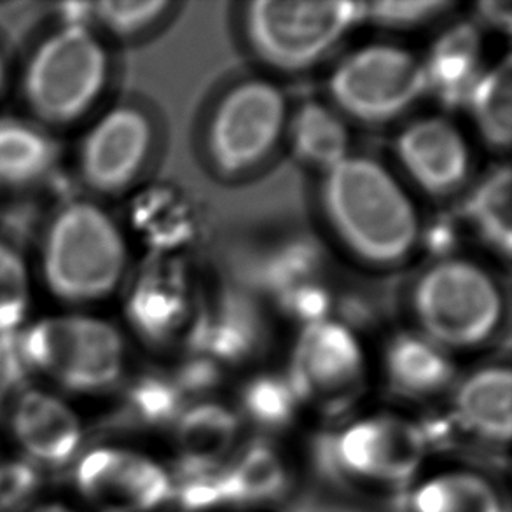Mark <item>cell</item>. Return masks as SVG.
<instances>
[{
	"instance_id": "cell-27",
	"label": "cell",
	"mask_w": 512,
	"mask_h": 512,
	"mask_svg": "<svg viewBox=\"0 0 512 512\" xmlns=\"http://www.w3.org/2000/svg\"><path fill=\"white\" fill-rule=\"evenodd\" d=\"M34 271L14 243L0 238V338L18 336L32 320Z\"/></svg>"
},
{
	"instance_id": "cell-36",
	"label": "cell",
	"mask_w": 512,
	"mask_h": 512,
	"mask_svg": "<svg viewBox=\"0 0 512 512\" xmlns=\"http://www.w3.org/2000/svg\"><path fill=\"white\" fill-rule=\"evenodd\" d=\"M32 512H74L69 507L60 506V504H46V506L37 507Z\"/></svg>"
},
{
	"instance_id": "cell-19",
	"label": "cell",
	"mask_w": 512,
	"mask_h": 512,
	"mask_svg": "<svg viewBox=\"0 0 512 512\" xmlns=\"http://www.w3.org/2000/svg\"><path fill=\"white\" fill-rule=\"evenodd\" d=\"M388 383L408 397H429L450 385L455 367L450 352L422 333L397 334L385 352Z\"/></svg>"
},
{
	"instance_id": "cell-14",
	"label": "cell",
	"mask_w": 512,
	"mask_h": 512,
	"mask_svg": "<svg viewBox=\"0 0 512 512\" xmlns=\"http://www.w3.org/2000/svg\"><path fill=\"white\" fill-rule=\"evenodd\" d=\"M9 432L35 464H67L83 443V423L76 409L49 388L23 390L9 409Z\"/></svg>"
},
{
	"instance_id": "cell-32",
	"label": "cell",
	"mask_w": 512,
	"mask_h": 512,
	"mask_svg": "<svg viewBox=\"0 0 512 512\" xmlns=\"http://www.w3.org/2000/svg\"><path fill=\"white\" fill-rule=\"evenodd\" d=\"M221 380V364L215 360L198 355L180 367L179 373L173 378L180 394H203L214 388Z\"/></svg>"
},
{
	"instance_id": "cell-21",
	"label": "cell",
	"mask_w": 512,
	"mask_h": 512,
	"mask_svg": "<svg viewBox=\"0 0 512 512\" xmlns=\"http://www.w3.org/2000/svg\"><path fill=\"white\" fill-rule=\"evenodd\" d=\"M236 416L219 404H198L177 418V448L189 476L208 474L235 443Z\"/></svg>"
},
{
	"instance_id": "cell-7",
	"label": "cell",
	"mask_w": 512,
	"mask_h": 512,
	"mask_svg": "<svg viewBox=\"0 0 512 512\" xmlns=\"http://www.w3.org/2000/svg\"><path fill=\"white\" fill-rule=\"evenodd\" d=\"M334 104L366 125L401 118L427 93L423 63L408 49L371 44L353 51L329 79Z\"/></svg>"
},
{
	"instance_id": "cell-16",
	"label": "cell",
	"mask_w": 512,
	"mask_h": 512,
	"mask_svg": "<svg viewBox=\"0 0 512 512\" xmlns=\"http://www.w3.org/2000/svg\"><path fill=\"white\" fill-rule=\"evenodd\" d=\"M51 130L28 116H0V189L25 191L48 179L58 163Z\"/></svg>"
},
{
	"instance_id": "cell-15",
	"label": "cell",
	"mask_w": 512,
	"mask_h": 512,
	"mask_svg": "<svg viewBox=\"0 0 512 512\" xmlns=\"http://www.w3.org/2000/svg\"><path fill=\"white\" fill-rule=\"evenodd\" d=\"M427 93L444 105L467 104L471 91L485 74L481 60V35L472 23H458L444 32L422 60Z\"/></svg>"
},
{
	"instance_id": "cell-8",
	"label": "cell",
	"mask_w": 512,
	"mask_h": 512,
	"mask_svg": "<svg viewBox=\"0 0 512 512\" xmlns=\"http://www.w3.org/2000/svg\"><path fill=\"white\" fill-rule=\"evenodd\" d=\"M285 126L284 93L268 81H243L222 97L210 118V160L226 175L250 172L275 151Z\"/></svg>"
},
{
	"instance_id": "cell-24",
	"label": "cell",
	"mask_w": 512,
	"mask_h": 512,
	"mask_svg": "<svg viewBox=\"0 0 512 512\" xmlns=\"http://www.w3.org/2000/svg\"><path fill=\"white\" fill-rule=\"evenodd\" d=\"M224 504H256L277 497L287 485L282 458L266 446H252L226 471L217 472Z\"/></svg>"
},
{
	"instance_id": "cell-17",
	"label": "cell",
	"mask_w": 512,
	"mask_h": 512,
	"mask_svg": "<svg viewBox=\"0 0 512 512\" xmlns=\"http://www.w3.org/2000/svg\"><path fill=\"white\" fill-rule=\"evenodd\" d=\"M256 308L240 294H224L196 319L191 346L194 353L231 364L247 359L261 341Z\"/></svg>"
},
{
	"instance_id": "cell-22",
	"label": "cell",
	"mask_w": 512,
	"mask_h": 512,
	"mask_svg": "<svg viewBox=\"0 0 512 512\" xmlns=\"http://www.w3.org/2000/svg\"><path fill=\"white\" fill-rule=\"evenodd\" d=\"M292 151L310 167L329 172L350 156V135L338 112L320 102H306L289 125Z\"/></svg>"
},
{
	"instance_id": "cell-35",
	"label": "cell",
	"mask_w": 512,
	"mask_h": 512,
	"mask_svg": "<svg viewBox=\"0 0 512 512\" xmlns=\"http://www.w3.org/2000/svg\"><path fill=\"white\" fill-rule=\"evenodd\" d=\"M7 74H9V69H7L6 55L0 48V93L6 88Z\"/></svg>"
},
{
	"instance_id": "cell-26",
	"label": "cell",
	"mask_w": 512,
	"mask_h": 512,
	"mask_svg": "<svg viewBox=\"0 0 512 512\" xmlns=\"http://www.w3.org/2000/svg\"><path fill=\"white\" fill-rule=\"evenodd\" d=\"M415 512H502L499 497L485 479L451 472L423 483L413 495Z\"/></svg>"
},
{
	"instance_id": "cell-29",
	"label": "cell",
	"mask_w": 512,
	"mask_h": 512,
	"mask_svg": "<svg viewBox=\"0 0 512 512\" xmlns=\"http://www.w3.org/2000/svg\"><path fill=\"white\" fill-rule=\"evenodd\" d=\"M298 404V395L287 376L261 374L243 388V411L252 422L268 429L284 427L291 422Z\"/></svg>"
},
{
	"instance_id": "cell-10",
	"label": "cell",
	"mask_w": 512,
	"mask_h": 512,
	"mask_svg": "<svg viewBox=\"0 0 512 512\" xmlns=\"http://www.w3.org/2000/svg\"><path fill=\"white\" fill-rule=\"evenodd\" d=\"M425 434L395 418H369L346 427L327 451L334 469L348 478L401 486L415 474Z\"/></svg>"
},
{
	"instance_id": "cell-5",
	"label": "cell",
	"mask_w": 512,
	"mask_h": 512,
	"mask_svg": "<svg viewBox=\"0 0 512 512\" xmlns=\"http://www.w3.org/2000/svg\"><path fill=\"white\" fill-rule=\"evenodd\" d=\"M420 333L444 350H471L493 338L506 301L495 278L479 264L448 257L425 271L413 291Z\"/></svg>"
},
{
	"instance_id": "cell-12",
	"label": "cell",
	"mask_w": 512,
	"mask_h": 512,
	"mask_svg": "<svg viewBox=\"0 0 512 512\" xmlns=\"http://www.w3.org/2000/svg\"><path fill=\"white\" fill-rule=\"evenodd\" d=\"M76 485L98 512H149L172 493V481L151 458L123 448H95L76 467Z\"/></svg>"
},
{
	"instance_id": "cell-4",
	"label": "cell",
	"mask_w": 512,
	"mask_h": 512,
	"mask_svg": "<svg viewBox=\"0 0 512 512\" xmlns=\"http://www.w3.org/2000/svg\"><path fill=\"white\" fill-rule=\"evenodd\" d=\"M23 364L70 394H102L118 385L126 369V340L111 320L88 310L48 313L18 334Z\"/></svg>"
},
{
	"instance_id": "cell-6",
	"label": "cell",
	"mask_w": 512,
	"mask_h": 512,
	"mask_svg": "<svg viewBox=\"0 0 512 512\" xmlns=\"http://www.w3.org/2000/svg\"><path fill=\"white\" fill-rule=\"evenodd\" d=\"M362 20L359 2L257 0L247 7L245 32L264 63L301 72L317 65Z\"/></svg>"
},
{
	"instance_id": "cell-2",
	"label": "cell",
	"mask_w": 512,
	"mask_h": 512,
	"mask_svg": "<svg viewBox=\"0 0 512 512\" xmlns=\"http://www.w3.org/2000/svg\"><path fill=\"white\" fill-rule=\"evenodd\" d=\"M130 249L125 231L97 201H67L51 215L39 245L37 275L69 310L111 298L125 280Z\"/></svg>"
},
{
	"instance_id": "cell-13",
	"label": "cell",
	"mask_w": 512,
	"mask_h": 512,
	"mask_svg": "<svg viewBox=\"0 0 512 512\" xmlns=\"http://www.w3.org/2000/svg\"><path fill=\"white\" fill-rule=\"evenodd\" d=\"M395 156L402 170L422 191L446 196L464 186L471 172V151L450 119H416L395 139Z\"/></svg>"
},
{
	"instance_id": "cell-18",
	"label": "cell",
	"mask_w": 512,
	"mask_h": 512,
	"mask_svg": "<svg viewBox=\"0 0 512 512\" xmlns=\"http://www.w3.org/2000/svg\"><path fill=\"white\" fill-rule=\"evenodd\" d=\"M187 310L186 284L170 266L147 270L126 298L128 322L151 341L167 340L186 320Z\"/></svg>"
},
{
	"instance_id": "cell-28",
	"label": "cell",
	"mask_w": 512,
	"mask_h": 512,
	"mask_svg": "<svg viewBox=\"0 0 512 512\" xmlns=\"http://www.w3.org/2000/svg\"><path fill=\"white\" fill-rule=\"evenodd\" d=\"M76 14L65 18L83 21L98 35L132 39L154 27L172 7L167 0H132V2H97L79 4Z\"/></svg>"
},
{
	"instance_id": "cell-3",
	"label": "cell",
	"mask_w": 512,
	"mask_h": 512,
	"mask_svg": "<svg viewBox=\"0 0 512 512\" xmlns=\"http://www.w3.org/2000/svg\"><path fill=\"white\" fill-rule=\"evenodd\" d=\"M111 55L104 37L83 21L65 20L42 35L21 70L28 118L48 130L83 121L104 97Z\"/></svg>"
},
{
	"instance_id": "cell-23",
	"label": "cell",
	"mask_w": 512,
	"mask_h": 512,
	"mask_svg": "<svg viewBox=\"0 0 512 512\" xmlns=\"http://www.w3.org/2000/svg\"><path fill=\"white\" fill-rule=\"evenodd\" d=\"M511 168L499 167L474 187L465 217L479 238L500 256H511L512 249Z\"/></svg>"
},
{
	"instance_id": "cell-33",
	"label": "cell",
	"mask_w": 512,
	"mask_h": 512,
	"mask_svg": "<svg viewBox=\"0 0 512 512\" xmlns=\"http://www.w3.org/2000/svg\"><path fill=\"white\" fill-rule=\"evenodd\" d=\"M30 474L23 467H0V506L23 497L30 488Z\"/></svg>"
},
{
	"instance_id": "cell-25",
	"label": "cell",
	"mask_w": 512,
	"mask_h": 512,
	"mask_svg": "<svg viewBox=\"0 0 512 512\" xmlns=\"http://www.w3.org/2000/svg\"><path fill=\"white\" fill-rule=\"evenodd\" d=\"M467 107L486 144L507 149L512 139V65L504 62L485 70L469 95Z\"/></svg>"
},
{
	"instance_id": "cell-11",
	"label": "cell",
	"mask_w": 512,
	"mask_h": 512,
	"mask_svg": "<svg viewBox=\"0 0 512 512\" xmlns=\"http://www.w3.org/2000/svg\"><path fill=\"white\" fill-rule=\"evenodd\" d=\"M362 376L364 352L350 327L326 319L299 334L287 374L299 402H345L359 388Z\"/></svg>"
},
{
	"instance_id": "cell-31",
	"label": "cell",
	"mask_w": 512,
	"mask_h": 512,
	"mask_svg": "<svg viewBox=\"0 0 512 512\" xmlns=\"http://www.w3.org/2000/svg\"><path fill=\"white\" fill-rule=\"evenodd\" d=\"M446 0H413V2H373L364 4V20H373L381 27L408 30L420 27L427 21L450 9Z\"/></svg>"
},
{
	"instance_id": "cell-30",
	"label": "cell",
	"mask_w": 512,
	"mask_h": 512,
	"mask_svg": "<svg viewBox=\"0 0 512 512\" xmlns=\"http://www.w3.org/2000/svg\"><path fill=\"white\" fill-rule=\"evenodd\" d=\"M184 395L180 394L175 381L167 378H144L133 387L130 406L140 420L147 423H163L177 420L182 413Z\"/></svg>"
},
{
	"instance_id": "cell-1",
	"label": "cell",
	"mask_w": 512,
	"mask_h": 512,
	"mask_svg": "<svg viewBox=\"0 0 512 512\" xmlns=\"http://www.w3.org/2000/svg\"><path fill=\"white\" fill-rule=\"evenodd\" d=\"M320 200L334 233L364 263L395 266L420 240L413 201L376 160L350 154L326 172Z\"/></svg>"
},
{
	"instance_id": "cell-20",
	"label": "cell",
	"mask_w": 512,
	"mask_h": 512,
	"mask_svg": "<svg viewBox=\"0 0 512 512\" xmlns=\"http://www.w3.org/2000/svg\"><path fill=\"white\" fill-rule=\"evenodd\" d=\"M511 383L507 367H486L469 376L455 395L458 422L486 439L507 441L512 430Z\"/></svg>"
},
{
	"instance_id": "cell-9",
	"label": "cell",
	"mask_w": 512,
	"mask_h": 512,
	"mask_svg": "<svg viewBox=\"0 0 512 512\" xmlns=\"http://www.w3.org/2000/svg\"><path fill=\"white\" fill-rule=\"evenodd\" d=\"M154 146V126L135 105H114L100 114L77 146L76 170L90 193L119 196L137 182Z\"/></svg>"
},
{
	"instance_id": "cell-34",
	"label": "cell",
	"mask_w": 512,
	"mask_h": 512,
	"mask_svg": "<svg viewBox=\"0 0 512 512\" xmlns=\"http://www.w3.org/2000/svg\"><path fill=\"white\" fill-rule=\"evenodd\" d=\"M479 16L497 30H511V4L509 2H481Z\"/></svg>"
}]
</instances>
